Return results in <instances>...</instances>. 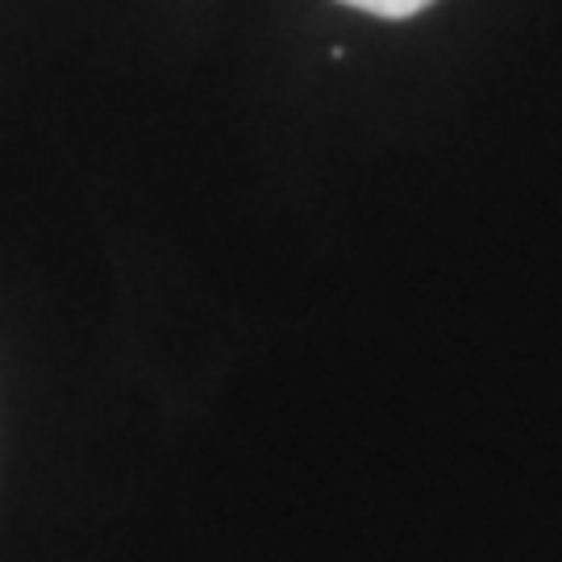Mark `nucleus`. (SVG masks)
Instances as JSON below:
<instances>
[{
    "mask_svg": "<svg viewBox=\"0 0 562 562\" xmlns=\"http://www.w3.org/2000/svg\"><path fill=\"white\" fill-rule=\"evenodd\" d=\"M341 4L362 9V13H375V18H387V21H404V18H417L434 0H341Z\"/></svg>",
    "mask_w": 562,
    "mask_h": 562,
    "instance_id": "1",
    "label": "nucleus"
}]
</instances>
